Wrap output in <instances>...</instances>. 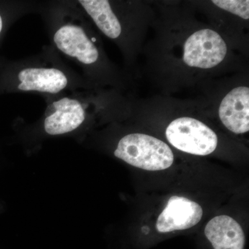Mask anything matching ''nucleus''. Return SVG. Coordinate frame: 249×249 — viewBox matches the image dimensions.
Masks as SVG:
<instances>
[{
    "mask_svg": "<svg viewBox=\"0 0 249 249\" xmlns=\"http://www.w3.org/2000/svg\"><path fill=\"white\" fill-rule=\"evenodd\" d=\"M165 136L175 148L191 155L206 156L217 148V134L200 121L181 117L172 121Z\"/></svg>",
    "mask_w": 249,
    "mask_h": 249,
    "instance_id": "nucleus-2",
    "label": "nucleus"
},
{
    "mask_svg": "<svg viewBox=\"0 0 249 249\" xmlns=\"http://www.w3.org/2000/svg\"><path fill=\"white\" fill-rule=\"evenodd\" d=\"M114 156L132 166L150 171L167 169L174 162L173 152L165 142L143 134L124 136Z\"/></svg>",
    "mask_w": 249,
    "mask_h": 249,
    "instance_id": "nucleus-1",
    "label": "nucleus"
},
{
    "mask_svg": "<svg viewBox=\"0 0 249 249\" xmlns=\"http://www.w3.org/2000/svg\"><path fill=\"white\" fill-rule=\"evenodd\" d=\"M85 11L91 16L100 30L110 38H117L121 34L119 19L106 0H80Z\"/></svg>",
    "mask_w": 249,
    "mask_h": 249,
    "instance_id": "nucleus-10",
    "label": "nucleus"
},
{
    "mask_svg": "<svg viewBox=\"0 0 249 249\" xmlns=\"http://www.w3.org/2000/svg\"><path fill=\"white\" fill-rule=\"evenodd\" d=\"M54 42L63 53L76 58L86 65L92 64L98 60L97 49L81 28L64 26L55 33Z\"/></svg>",
    "mask_w": 249,
    "mask_h": 249,
    "instance_id": "nucleus-7",
    "label": "nucleus"
},
{
    "mask_svg": "<svg viewBox=\"0 0 249 249\" xmlns=\"http://www.w3.org/2000/svg\"><path fill=\"white\" fill-rule=\"evenodd\" d=\"M217 7L236 15L244 19H249V1L235 0H214L212 1Z\"/></svg>",
    "mask_w": 249,
    "mask_h": 249,
    "instance_id": "nucleus-11",
    "label": "nucleus"
},
{
    "mask_svg": "<svg viewBox=\"0 0 249 249\" xmlns=\"http://www.w3.org/2000/svg\"><path fill=\"white\" fill-rule=\"evenodd\" d=\"M1 29H2V19H1V16H0V33H1Z\"/></svg>",
    "mask_w": 249,
    "mask_h": 249,
    "instance_id": "nucleus-12",
    "label": "nucleus"
},
{
    "mask_svg": "<svg viewBox=\"0 0 249 249\" xmlns=\"http://www.w3.org/2000/svg\"><path fill=\"white\" fill-rule=\"evenodd\" d=\"M45 129L50 135L72 132L85 121V111L76 100L64 98L49 106L46 111Z\"/></svg>",
    "mask_w": 249,
    "mask_h": 249,
    "instance_id": "nucleus-6",
    "label": "nucleus"
},
{
    "mask_svg": "<svg viewBox=\"0 0 249 249\" xmlns=\"http://www.w3.org/2000/svg\"><path fill=\"white\" fill-rule=\"evenodd\" d=\"M202 215V208L197 203L183 196H173L159 216L156 229L161 233L186 230L200 222Z\"/></svg>",
    "mask_w": 249,
    "mask_h": 249,
    "instance_id": "nucleus-4",
    "label": "nucleus"
},
{
    "mask_svg": "<svg viewBox=\"0 0 249 249\" xmlns=\"http://www.w3.org/2000/svg\"><path fill=\"white\" fill-rule=\"evenodd\" d=\"M204 233L213 249H245V232L240 224L229 216L213 218L205 227Z\"/></svg>",
    "mask_w": 249,
    "mask_h": 249,
    "instance_id": "nucleus-8",
    "label": "nucleus"
},
{
    "mask_svg": "<svg viewBox=\"0 0 249 249\" xmlns=\"http://www.w3.org/2000/svg\"><path fill=\"white\" fill-rule=\"evenodd\" d=\"M227 46L222 36L212 29L196 31L185 42L183 60L196 68H213L225 58Z\"/></svg>",
    "mask_w": 249,
    "mask_h": 249,
    "instance_id": "nucleus-3",
    "label": "nucleus"
},
{
    "mask_svg": "<svg viewBox=\"0 0 249 249\" xmlns=\"http://www.w3.org/2000/svg\"><path fill=\"white\" fill-rule=\"evenodd\" d=\"M219 116L223 124L231 132L237 134L249 132L248 87H237L224 96L219 106Z\"/></svg>",
    "mask_w": 249,
    "mask_h": 249,
    "instance_id": "nucleus-5",
    "label": "nucleus"
},
{
    "mask_svg": "<svg viewBox=\"0 0 249 249\" xmlns=\"http://www.w3.org/2000/svg\"><path fill=\"white\" fill-rule=\"evenodd\" d=\"M21 83L18 89L22 91H37L56 93L67 85V78L56 69H26L18 75Z\"/></svg>",
    "mask_w": 249,
    "mask_h": 249,
    "instance_id": "nucleus-9",
    "label": "nucleus"
}]
</instances>
